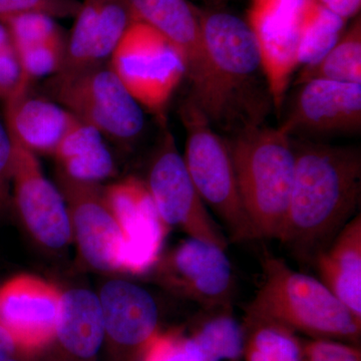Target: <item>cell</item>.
<instances>
[{"label":"cell","instance_id":"1","mask_svg":"<svg viewBox=\"0 0 361 361\" xmlns=\"http://www.w3.org/2000/svg\"><path fill=\"white\" fill-rule=\"evenodd\" d=\"M292 146L295 169L280 241L300 260L313 262L355 213L361 153L356 147L293 137Z\"/></svg>","mask_w":361,"mask_h":361},{"label":"cell","instance_id":"2","mask_svg":"<svg viewBox=\"0 0 361 361\" xmlns=\"http://www.w3.org/2000/svg\"><path fill=\"white\" fill-rule=\"evenodd\" d=\"M197 11L215 82L213 127L232 135L263 125L272 99L251 26L221 6Z\"/></svg>","mask_w":361,"mask_h":361},{"label":"cell","instance_id":"3","mask_svg":"<svg viewBox=\"0 0 361 361\" xmlns=\"http://www.w3.org/2000/svg\"><path fill=\"white\" fill-rule=\"evenodd\" d=\"M242 201L258 238H281L290 199L295 154L279 128L257 126L226 140Z\"/></svg>","mask_w":361,"mask_h":361},{"label":"cell","instance_id":"4","mask_svg":"<svg viewBox=\"0 0 361 361\" xmlns=\"http://www.w3.org/2000/svg\"><path fill=\"white\" fill-rule=\"evenodd\" d=\"M262 267L264 282L247 306V315L281 323L311 339L360 345L361 320L319 279L270 254H265Z\"/></svg>","mask_w":361,"mask_h":361},{"label":"cell","instance_id":"5","mask_svg":"<svg viewBox=\"0 0 361 361\" xmlns=\"http://www.w3.org/2000/svg\"><path fill=\"white\" fill-rule=\"evenodd\" d=\"M179 114L186 132L183 159L204 204L219 218L232 241L259 239L240 195L227 142L191 97L183 101Z\"/></svg>","mask_w":361,"mask_h":361},{"label":"cell","instance_id":"6","mask_svg":"<svg viewBox=\"0 0 361 361\" xmlns=\"http://www.w3.org/2000/svg\"><path fill=\"white\" fill-rule=\"evenodd\" d=\"M44 90L78 121L123 148L135 145L144 133L145 111L110 63L77 73H56L47 78Z\"/></svg>","mask_w":361,"mask_h":361},{"label":"cell","instance_id":"7","mask_svg":"<svg viewBox=\"0 0 361 361\" xmlns=\"http://www.w3.org/2000/svg\"><path fill=\"white\" fill-rule=\"evenodd\" d=\"M111 70L142 110L167 122V108L186 78L184 63L167 39L135 20L126 30L110 61Z\"/></svg>","mask_w":361,"mask_h":361},{"label":"cell","instance_id":"8","mask_svg":"<svg viewBox=\"0 0 361 361\" xmlns=\"http://www.w3.org/2000/svg\"><path fill=\"white\" fill-rule=\"evenodd\" d=\"M161 126L163 132L145 180L159 215L169 228H179L190 238L226 250L228 240L197 192L174 135L168 129L167 122Z\"/></svg>","mask_w":361,"mask_h":361},{"label":"cell","instance_id":"9","mask_svg":"<svg viewBox=\"0 0 361 361\" xmlns=\"http://www.w3.org/2000/svg\"><path fill=\"white\" fill-rule=\"evenodd\" d=\"M137 20L151 25L178 52L191 84L189 97L210 123L217 114L215 82L197 6L189 0H127Z\"/></svg>","mask_w":361,"mask_h":361},{"label":"cell","instance_id":"10","mask_svg":"<svg viewBox=\"0 0 361 361\" xmlns=\"http://www.w3.org/2000/svg\"><path fill=\"white\" fill-rule=\"evenodd\" d=\"M153 271L156 281L203 310L231 307L235 278L224 249L190 238L160 256Z\"/></svg>","mask_w":361,"mask_h":361},{"label":"cell","instance_id":"11","mask_svg":"<svg viewBox=\"0 0 361 361\" xmlns=\"http://www.w3.org/2000/svg\"><path fill=\"white\" fill-rule=\"evenodd\" d=\"M11 137L13 145V208L40 245L49 250H63L73 242L63 194L45 177L37 156Z\"/></svg>","mask_w":361,"mask_h":361},{"label":"cell","instance_id":"12","mask_svg":"<svg viewBox=\"0 0 361 361\" xmlns=\"http://www.w3.org/2000/svg\"><path fill=\"white\" fill-rule=\"evenodd\" d=\"M56 178L80 259L99 272L120 271L123 234L106 201L104 186L71 179L59 170Z\"/></svg>","mask_w":361,"mask_h":361},{"label":"cell","instance_id":"13","mask_svg":"<svg viewBox=\"0 0 361 361\" xmlns=\"http://www.w3.org/2000/svg\"><path fill=\"white\" fill-rule=\"evenodd\" d=\"M63 291L32 274H18L0 284V327L20 353L32 355L54 341Z\"/></svg>","mask_w":361,"mask_h":361},{"label":"cell","instance_id":"14","mask_svg":"<svg viewBox=\"0 0 361 361\" xmlns=\"http://www.w3.org/2000/svg\"><path fill=\"white\" fill-rule=\"evenodd\" d=\"M104 195L123 234L120 272L144 274L156 264L167 236L145 180L129 177L104 186Z\"/></svg>","mask_w":361,"mask_h":361},{"label":"cell","instance_id":"15","mask_svg":"<svg viewBox=\"0 0 361 361\" xmlns=\"http://www.w3.org/2000/svg\"><path fill=\"white\" fill-rule=\"evenodd\" d=\"M288 116L280 126L290 137L357 134L361 130V84L311 80L298 85Z\"/></svg>","mask_w":361,"mask_h":361},{"label":"cell","instance_id":"16","mask_svg":"<svg viewBox=\"0 0 361 361\" xmlns=\"http://www.w3.org/2000/svg\"><path fill=\"white\" fill-rule=\"evenodd\" d=\"M66 35L65 59L58 73H73L110 63L135 20L127 0H84Z\"/></svg>","mask_w":361,"mask_h":361},{"label":"cell","instance_id":"17","mask_svg":"<svg viewBox=\"0 0 361 361\" xmlns=\"http://www.w3.org/2000/svg\"><path fill=\"white\" fill-rule=\"evenodd\" d=\"M97 297L104 338L118 350L142 355L158 332L159 310L154 297L140 285L123 279L106 281Z\"/></svg>","mask_w":361,"mask_h":361},{"label":"cell","instance_id":"18","mask_svg":"<svg viewBox=\"0 0 361 361\" xmlns=\"http://www.w3.org/2000/svg\"><path fill=\"white\" fill-rule=\"evenodd\" d=\"M9 134L35 155L54 157L78 118L47 97L35 96L30 90L18 92L4 103Z\"/></svg>","mask_w":361,"mask_h":361},{"label":"cell","instance_id":"19","mask_svg":"<svg viewBox=\"0 0 361 361\" xmlns=\"http://www.w3.org/2000/svg\"><path fill=\"white\" fill-rule=\"evenodd\" d=\"M104 341L103 314L97 294L87 288L63 291L52 341L56 350L70 361H94Z\"/></svg>","mask_w":361,"mask_h":361},{"label":"cell","instance_id":"20","mask_svg":"<svg viewBox=\"0 0 361 361\" xmlns=\"http://www.w3.org/2000/svg\"><path fill=\"white\" fill-rule=\"evenodd\" d=\"M313 264L322 282L357 319L361 320V217L342 228Z\"/></svg>","mask_w":361,"mask_h":361},{"label":"cell","instance_id":"21","mask_svg":"<svg viewBox=\"0 0 361 361\" xmlns=\"http://www.w3.org/2000/svg\"><path fill=\"white\" fill-rule=\"evenodd\" d=\"M99 130L77 121L59 145L54 158L59 172L80 182L102 184L116 175L115 160Z\"/></svg>","mask_w":361,"mask_h":361},{"label":"cell","instance_id":"22","mask_svg":"<svg viewBox=\"0 0 361 361\" xmlns=\"http://www.w3.org/2000/svg\"><path fill=\"white\" fill-rule=\"evenodd\" d=\"M185 341L193 361H240L244 330L233 316L231 307L203 310Z\"/></svg>","mask_w":361,"mask_h":361},{"label":"cell","instance_id":"23","mask_svg":"<svg viewBox=\"0 0 361 361\" xmlns=\"http://www.w3.org/2000/svg\"><path fill=\"white\" fill-rule=\"evenodd\" d=\"M244 361H306L305 341L281 323L245 315Z\"/></svg>","mask_w":361,"mask_h":361},{"label":"cell","instance_id":"24","mask_svg":"<svg viewBox=\"0 0 361 361\" xmlns=\"http://www.w3.org/2000/svg\"><path fill=\"white\" fill-rule=\"evenodd\" d=\"M311 80L361 84L360 16L344 30L336 44L317 63L302 68L296 85Z\"/></svg>","mask_w":361,"mask_h":361},{"label":"cell","instance_id":"25","mask_svg":"<svg viewBox=\"0 0 361 361\" xmlns=\"http://www.w3.org/2000/svg\"><path fill=\"white\" fill-rule=\"evenodd\" d=\"M346 23L316 0H310L299 26V66L313 65L325 56L345 30Z\"/></svg>","mask_w":361,"mask_h":361},{"label":"cell","instance_id":"26","mask_svg":"<svg viewBox=\"0 0 361 361\" xmlns=\"http://www.w3.org/2000/svg\"><path fill=\"white\" fill-rule=\"evenodd\" d=\"M2 21L8 28L16 49L66 39V32L59 25L58 21L47 14L23 13Z\"/></svg>","mask_w":361,"mask_h":361},{"label":"cell","instance_id":"27","mask_svg":"<svg viewBox=\"0 0 361 361\" xmlns=\"http://www.w3.org/2000/svg\"><path fill=\"white\" fill-rule=\"evenodd\" d=\"M66 40L44 42L16 49L26 82L33 84L39 78L59 73L65 59Z\"/></svg>","mask_w":361,"mask_h":361},{"label":"cell","instance_id":"28","mask_svg":"<svg viewBox=\"0 0 361 361\" xmlns=\"http://www.w3.org/2000/svg\"><path fill=\"white\" fill-rule=\"evenodd\" d=\"M310 0H251L247 23L251 28L290 25L302 16Z\"/></svg>","mask_w":361,"mask_h":361},{"label":"cell","instance_id":"29","mask_svg":"<svg viewBox=\"0 0 361 361\" xmlns=\"http://www.w3.org/2000/svg\"><path fill=\"white\" fill-rule=\"evenodd\" d=\"M78 0H0V20L28 13L47 14L51 18H75L80 9Z\"/></svg>","mask_w":361,"mask_h":361},{"label":"cell","instance_id":"30","mask_svg":"<svg viewBox=\"0 0 361 361\" xmlns=\"http://www.w3.org/2000/svg\"><path fill=\"white\" fill-rule=\"evenodd\" d=\"M142 361H193L185 336L179 332H157L142 350Z\"/></svg>","mask_w":361,"mask_h":361},{"label":"cell","instance_id":"31","mask_svg":"<svg viewBox=\"0 0 361 361\" xmlns=\"http://www.w3.org/2000/svg\"><path fill=\"white\" fill-rule=\"evenodd\" d=\"M32 85L23 77L13 45L0 51V101L6 103L21 90H30Z\"/></svg>","mask_w":361,"mask_h":361},{"label":"cell","instance_id":"32","mask_svg":"<svg viewBox=\"0 0 361 361\" xmlns=\"http://www.w3.org/2000/svg\"><path fill=\"white\" fill-rule=\"evenodd\" d=\"M13 145L6 123L0 121V220L13 208L11 179H13Z\"/></svg>","mask_w":361,"mask_h":361},{"label":"cell","instance_id":"33","mask_svg":"<svg viewBox=\"0 0 361 361\" xmlns=\"http://www.w3.org/2000/svg\"><path fill=\"white\" fill-rule=\"evenodd\" d=\"M306 361H361L360 346L330 339L305 341Z\"/></svg>","mask_w":361,"mask_h":361},{"label":"cell","instance_id":"34","mask_svg":"<svg viewBox=\"0 0 361 361\" xmlns=\"http://www.w3.org/2000/svg\"><path fill=\"white\" fill-rule=\"evenodd\" d=\"M330 13L345 21L356 18L360 13L361 0H316Z\"/></svg>","mask_w":361,"mask_h":361},{"label":"cell","instance_id":"35","mask_svg":"<svg viewBox=\"0 0 361 361\" xmlns=\"http://www.w3.org/2000/svg\"><path fill=\"white\" fill-rule=\"evenodd\" d=\"M18 353L13 339L0 327V361L9 360Z\"/></svg>","mask_w":361,"mask_h":361},{"label":"cell","instance_id":"36","mask_svg":"<svg viewBox=\"0 0 361 361\" xmlns=\"http://www.w3.org/2000/svg\"><path fill=\"white\" fill-rule=\"evenodd\" d=\"M13 40H11V33L8 32V28L4 21L0 20V51L11 47Z\"/></svg>","mask_w":361,"mask_h":361},{"label":"cell","instance_id":"37","mask_svg":"<svg viewBox=\"0 0 361 361\" xmlns=\"http://www.w3.org/2000/svg\"><path fill=\"white\" fill-rule=\"evenodd\" d=\"M27 355H26V353H20V351H18L16 355H13L11 360L7 361H28Z\"/></svg>","mask_w":361,"mask_h":361},{"label":"cell","instance_id":"38","mask_svg":"<svg viewBox=\"0 0 361 361\" xmlns=\"http://www.w3.org/2000/svg\"><path fill=\"white\" fill-rule=\"evenodd\" d=\"M211 1L214 2V4H215V6H218V4H221V1H222V0H211Z\"/></svg>","mask_w":361,"mask_h":361}]
</instances>
